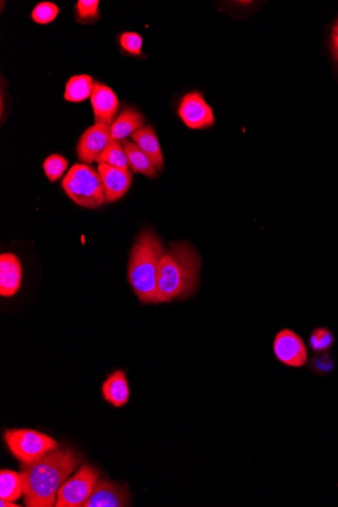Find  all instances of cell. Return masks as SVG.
Here are the masks:
<instances>
[{"label": "cell", "mask_w": 338, "mask_h": 507, "mask_svg": "<svg viewBox=\"0 0 338 507\" xmlns=\"http://www.w3.org/2000/svg\"><path fill=\"white\" fill-rule=\"evenodd\" d=\"M5 441L22 464H32L59 447V443L49 435L33 430H7Z\"/></svg>", "instance_id": "5b68a950"}, {"label": "cell", "mask_w": 338, "mask_h": 507, "mask_svg": "<svg viewBox=\"0 0 338 507\" xmlns=\"http://www.w3.org/2000/svg\"><path fill=\"white\" fill-rule=\"evenodd\" d=\"M99 0H79L76 14L79 21L93 22L99 20Z\"/></svg>", "instance_id": "cb8c5ba5"}, {"label": "cell", "mask_w": 338, "mask_h": 507, "mask_svg": "<svg viewBox=\"0 0 338 507\" xmlns=\"http://www.w3.org/2000/svg\"><path fill=\"white\" fill-rule=\"evenodd\" d=\"M82 462V455L65 448L53 451L32 464H23L21 476L24 482L25 505L55 506L60 487Z\"/></svg>", "instance_id": "6da1fadb"}, {"label": "cell", "mask_w": 338, "mask_h": 507, "mask_svg": "<svg viewBox=\"0 0 338 507\" xmlns=\"http://www.w3.org/2000/svg\"><path fill=\"white\" fill-rule=\"evenodd\" d=\"M68 165V160L65 157L53 154L47 157L45 162H44L43 168L47 179L51 183H55L64 176Z\"/></svg>", "instance_id": "7402d4cb"}, {"label": "cell", "mask_w": 338, "mask_h": 507, "mask_svg": "<svg viewBox=\"0 0 338 507\" xmlns=\"http://www.w3.org/2000/svg\"><path fill=\"white\" fill-rule=\"evenodd\" d=\"M91 102L95 123H104L112 126L115 117H118L120 108L118 97L112 88L95 83Z\"/></svg>", "instance_id": "8fae6325"}, {"label": "cell", "mask_w": 338, "mask_h": 507, "mask_svg": "<svg viewBox=\"0 0 338 507\" xmlns=\"http://www.w3.org/2000/svg\"><path fill=\"white\" fill-rule=\"evenodd\" d=\"M62 188L79 207L100 208L106 203L104 184L99 171L85 164H76L62 181Z\"/></svg>", "instance_id": "277c9868"}, {"label": "cell", "mask_w": 338, "mask_h": 507, "mask_svg": "<svg viewBox=\"0 0 338 507\" xmlns=\"http://www.w3.org/2000/svg\"><path fill=\"white\" fill-rule=\"evenodd\" d=\"M59 14V7L52 3H41L35 5L32 13L34 22L47 25L55 21Z\"/></svg>", "instance_id": "603a6c76"}, {"label": "cell", "mask_w": 338, "mask_h": 507, "mask_svg": "<svg viewBox=\"0 0 338 507\" xmlns=\"http://www.w3.org/2000/svg\"><path fill=\"white\" fill-rule=\"evenodd\" d=\"M24 496V482L21 473L12 470H2L0 473V498L15 502Z\"/></svg>", "instance_id": "d6986e66"}, {"label": "cell", "mask_w": 338, "mask_h": 507, "mask_svg": "<svg viewBox=\"0 0 338 507\" xmlns=\"http://www.w3.org/2000/svg\"><path fill=\"white\" fill-rule=\"evenodd\" d=\"M112 140L111 124L95 123L79 139L78 158L85 164H93Z\"/></svg>", "instance_id": "9c48e42d"}, {"label": "cell", "mask_w": 338, "mask_h": 507, "mask_svg": "<svg viewBox=\"0 0 338 507\" xmlns=\"http://www.w3.org/2000/svg\"><path fill=\"white\" fill-rule=\"evenodd\" d=\"M94 82L90 75H76L68 80L65 90V100L70 103H82L92 96Z\"/></svg>", "instance_id": "ac0fdd59"}, {"label": "cell", "mask_w": 338, "mask_h": 507, "mask_svg": "<svg viewBox=\"0 0 338 507\" xmlns=\"http://www.w3.org/2000/svg\"><path fill=\"white\" fill-rule=\"evenodd\" d=\"M124 153H126L129 167L132 171L144 174L149 179H154L158 174V169L151 159L142 151L134 142L124 139L122 141Z\"/></svg>", "instance_id": "e0dca14e"}, {"label": "cell", "mask_w": 338, "mask_h": 507, "mask_svg": "<svg viewBox=\"0 0 338 507\" xmlns=\"http://www.w3.org/2000/svg\"><path fill=\"white\" fill-rule=\"evenodd\" d=\"M183 122L191 129H206L215 123L211 106L198 92L185 94L179 108Z\"/></svg>", "instance_id": "ba28073f"}, {"label": "cell", "mask_w": 338, "mask_h": 507, "mask_svg": "<svg viewBox=\"0 0 338 507\" xmlns=\"http://www.w3.org/2000/svg\"><path fill=\"white\" fill-rule=\"evenodd\" d=\"M273 350L275 359L283 366L299 369L307 363L306 344L292 329L283 328L275 335Z\"/></svg>", "instance_id": "52a82bcc"}, {"label": "cell", "mask_w": 338, "mask_h": 507, "mask_svg": "<svg viewBox=\"0 0 338 507\" xmlns=\"http://www.w3.org/2000/svg\"><path fill=\"white\" fill-rule=\"evenodd\" d=\"M103 397L115 408L126 405L130 399V387L126 373L122 370L114 371L106 378L102 387Z\"/></svg>", "instance_id": "5bb4252c"}, {"label": "cell", "mask_w": 338, "mask_h": 507, "mask_svg": "<svg viewBox=\"0 0 338 507\" xmlns=\"http://www.w3.org/2000/svg\"><path fill=\"white\" fill-rule=\"evenodd\" d=\"M23 279V266L19 257L14 254L0 256V295L13 297L20 291Z\"/></svg>", "instance_id": "4fadbf2b"}, {"label": "cell", "mask_w": 338, "mask_h": 507, "mask_svg": "<svg viewBox=\"0 0 338 507\" xmlns=\"http://www.w3.org/2000/svg\"><path fill=\"white\" fill-rule=\"evenodd\" d=\"M96 163L129 171L128 159L122 141L112 140L97 158Z\"/></svg>", "instance_id": "ffe728a7"}, {"label": "cell", "mask_w": 338, "mask_h": 507, "mask_svg": "<svg viewBox=\"0 0 338 507\" xmlns=\"http://www.w3.org/2000/svg\"><path fill=\"white\" fill-rule=\"evenodd\" d=\"M97 171L102 177L106 203L118 201L127 194L132 184L130 171H123L105 164H99Z\"/></svg>", "instance_id": "7c38bea8"}, {"label": "cell", "mask_w": 338, "mask_h": 507, "mask_svg": "<svg viewBox=\"0 0 338 507\" xmlns=\"http://www.w3.org/2000/svg\"><path fill=\"white\" fill-rule=\"evenodd\" d=\"M333 53L334 58L338 60V22L333 34Z\"/></svg>", "instance_id": "484cf974"}, {"label": "cell", "mask_w": 338, "mask_h": 507, "mask_svg": "<svg viewBox=\"0 0 338 507\" xmlns=\"http://www.w3.org/2000/svg\"><path fill=\"white\" fill-rule=\"evenodd\" d=\"M0 506L2 507H20L21 505L15 504V502H7L5 500H0Z\"/></svg>", "instance_id": "4316f807"}, {"label": "cell", "mask_w": 338, "mask_h": 507, "mask_svg": "<svg viewBox=\"0 0 338 507\" xmlns=\"http://www.w3.org/2000/svg\"><path fill=\"white\" fill-rule=\"evenodd\" d=\"M164 254L162 240L151 231H144L132 248L128 281L142 304L164 303L158 289V275Z\"/></svg>", "instance_id": "3957f363"}, {"label": "cell", "mask_w": 338, "mask_h": 507, "mask_svg": "<svg viewBox=\"0 0 338 507\" xmlns=\"http://www.w3.org/2000/svg\"><path fill=\"white\" fill-rule=\"evenodd\" d=\"M99 479V470L88 464L83 465L60 487L55 507H84Z\"/></svg>", "instance_id": "8992f818"}, {"label": "cell", "mask_w": 338, "mask_h": 507, "mask_svg": "<svg viewBox=\"0 0 338 507\" xmlns=\"http://www.w3.org/2000/svg\"><path fill=\"white\" fill-rule=\"evenodd\" d=\"M144 118L138 111L124 106L111 126L112 139L123 141L144 127Z\"/></svg>", "instance_id": "2e32d148"}, {"label": "cell", "mask_w": 338, "mask_h": 507, "mask_svg": "<svg viewBox=\"0 0 338 507\" xmlns=\"http://www.w3.org/2000/svg\"><path fill=\"white\" fill-rule=\"evenodd\" d=\"M310 348L316 353H325L334 344L333 333L326 327L315 328L309 337Z\"/></svg>", "instance_id": "44dd1931"}, {"label": "cell", "mask_w": 338, "mask_h": 507, "mask_svg": "<svg viewBox=\"0 0 338 507\" xmlns=\"http://www.w3.org/2000/svg\"><path fill=\"white\" fill-rule=\"evenodd\" d=\"M201 268V256L191 244H173L159 269L158 289L164 303L192 297L200 286Z\"/></svg>", "instance_id": "7a4b0ae2"}, {"label": "cell", "mask_w": 338, "mask_h": 507, "mask_svg": "<svg viewBox=\"0 0 338 507\" xmlns=\"http://www.w3.org/2000/svg\"><path fill=\"white\" fill-rule=\"evenodd\" d=\"M121 46L124 51L131 53L133 55H140L144 39L137 33L126 32L121 35Z\"/></svg>", "instance_id": "d4e9b609"}, {"label": "cell", "mask_w": 338, "mask_h": 507, "mask_svg": "<svg viewBox=\"0 0 338 507\" xmlns=\"http://www.w3.org/2000/svg\"><path fill=\"white\" fill-rule=\"evenodd\" d=\"M130 500L126 486L99 479L84 507H124L129 506Z\"/></svg>", "instance_id": "30bf717a"}, {"label": "cell", "mask_w": 338, "mask_h": 507, "mask_svg": "<svg viewBox=\"0 0 338 507\" xmlns=\"http://www.w3.org/2000/svg\"><path fill=\"white\" fill-rule=\"evenodd\" d=\"M132 141L144 151V153L154 164L158 172H163L164 168V158L162 148L154 129L151 126H144L132 134Z\"/></svg>", "instance_id": "9a60e30c"}]
</instances>
